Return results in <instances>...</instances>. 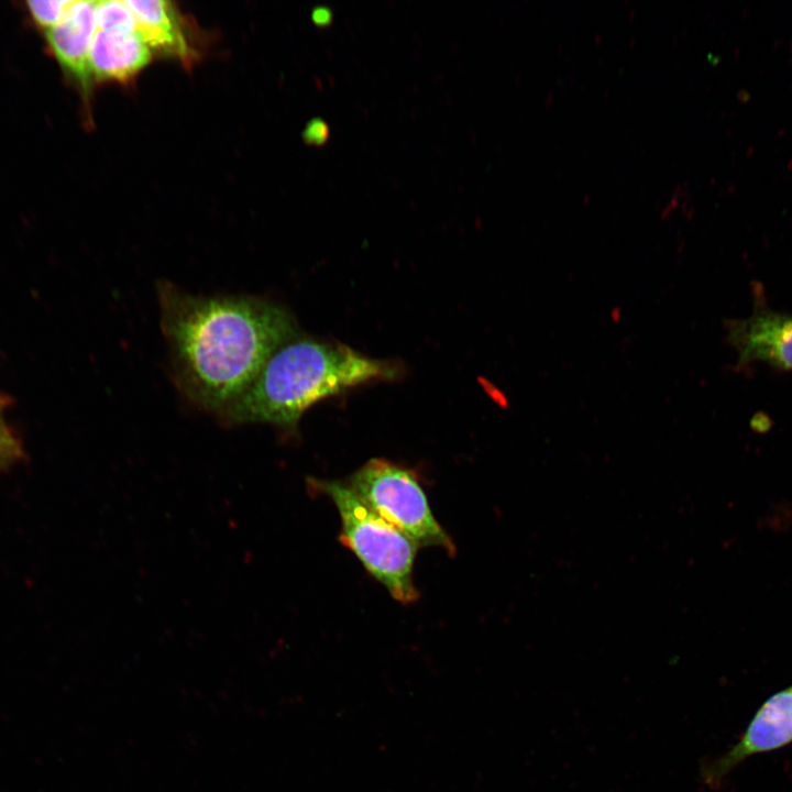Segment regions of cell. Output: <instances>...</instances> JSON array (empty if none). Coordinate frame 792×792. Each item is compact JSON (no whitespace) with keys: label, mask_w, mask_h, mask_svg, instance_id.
I'll use <instances>...</instances> for the list:
<instances>
[{"label":"cell","mask_w":792,"mask_h":792,"mask_svg":"<svg viewBox=\"0 0 792 792\" xmlns=\"http://www.w3.org/2000/svg\"><path fill=\"white\" fill-rule=\"evenodd\" d=\"M156 293L173 380L191 404L217 416L300 333L290 310L272 299L193 295L168 280Z\"/></svg>","instance_id":"obj_1"},{"label":"cell","mask_w":792,"mask_h":792,"mask_svg":"<svg viewBox=\"0 0 792 792\" xmlns=\"http://www.w3.org/2000/svg\"><path fill=\"white\" fill-rule=\"evenodd\" d=\"M399 371L393 362L299 333L270 356L249 388L218 418L227 426L267 424L293 432L304 413L321 399L395 380Z\"/></svg>","instance_id":"obj_2"},{"label":"cell","mask_w":792,"mask_h":792,"mask_svg":"<svg viewBox=\"0 0 792 792\" xmlns=\"http://www.w3.org/2000/svg\"><path fill=\"white\" fill-rule=\"evenodd\" d=\"M309 486L336 505L341 519V543L353 551L396 601L403 604L416 601L413 568L418 544L367 506L349 484L309 479Z\"/></svg>","instance_id":"obj_3"},{"label":"cell","mask_w":792,"mask_h":792,"mask_svg":"<svg viewBox=\"0 0 792 792\" xmlns=\"http://www.w3.org/2000/svg\"><path fill=\"white\" fill-rule=\"evenodd\" d=\"M362 501L418 546L455 553L450 536L435 518L413 471L385 459H371L348 483Z\"/></svg>","instance_id":"obj_4"},{"label":"cell","mask_w":792,"mask_h":792,"mask_svg":"<svg viewBox=\"0 0 792 792\" xmlns=\"http://www.w3.org/2000/svg\"><path fill=\"white\" fill-rule=\"evenodd\" d=\"M790 743H792V685L771 695L760 706L739 740L729 750L702 766V781L715 789L746 759L777 750Z\"/></svg>","instance_id":"obj_5"},{"label":"cell","mask_w":792,"mask_h":792,"mask_svg":"<svg viewBox=\"0 0 792 792\" xmlns=\"http://www.w3.org/2000/svg\"><path fill=\"white\" fill-rule=\"evenodd\" d=\"M752 314L726 322V338L737 354V365L766 363L792 371V315L771 309L756 290Z\"/></svg>","instance_id":"obj_6"},{"label":"cell","mask_w":792,"mask_h":792,"mask_svg":"<svg viewBox=\"0 0 792 792\" xmlns=\"http://www.w3.org/2000/svg\"><path fill=\"white\" fill-rule=\"evenodd\" d=\"M96 4V1H70L63 20L45 32L56 59L85 89L92 78L89 53L97 31Z\"/></svg>","instance_id":"obj_7"},{"label":"cell","mask_w":792,"mask_h":792,"mask_svg":"<svg viewBox=\"0 0 792 792\" xmlns=\"http://www.w3.org/2000/svg\"><path fill=\"white\" fill-rule=\"evenodd\" d=\"M151 59V52L138 31H96L89 64L97 79L125 81L133 78Z\"/></svg>","instance_id":"obj_8"},{"label":"cell","mask_w":792,"mask_h":792,"mask_svg":"<svg viewBox=\"0 0 792 792\" xmlns=\"http://www.w3.org/2000/svg\"><path fill=\"white\" fill-rule=\"evenodd\" d=\"M136 31L145 44L162 53L173 55L185 63L193 61L182 19L174 4L163 0H128Z\"/></svg>","instance_id":"obj_9"},{"label":"cell","mask_w":792,"mask_h":792,"mask_svg":"<svg viewBox=\"0 0 792 792\" xmlns=\"http://www.w3.org/2000/svg\"><path fill=\"white\" fill-rule=\"evenodd\" d=\"M96 24L98 30L134 32V15L125 1L106 0L96 4Z\"/></svg>","instance_id":"obj_10"},{"label":"cell","mask_w":792,"mask_h":792,"mask_svg":"<svg viewBox=\"0 0 792 792\" xmlns=\"http://www.w3.org/2000/svg\"><path fill=\"white\" fill-rule=\"evenodd\" d=\"M69 3L70 1L66 0H33L26 4L35 24L48 31L63 20Z\"/></svg>","instance_id":"obj_11"},{"label":"cell","mask_w":792,"mask_h":792,"mask_svg":"<svg viewBox=\"0 0 792 792\" xmlns=\"http://www.w3.org/2000/svg\"><path fill=\"white\" fill-rule=\"evenodd\" d=\"M25 459L22 440L8 422L0 426V472L7 471Z\"/></svg>","instance_id":"obj_12"},{"label":"cell","mask_w":792,"mask_h":792,"mask_svg":"<svg viewBox=\"0 0 792 792\" xmlns=\"http://www.w3.org/2000/svg\"><path fill=\"white\" fill-rule=\"evenodd\" d=\"M329 136L330 129L328 124L320 119L310 121L304 131L305 141L314 145H323L329 140Z\"/></svg>","instance_id":"obj_13"},{"label":"cell","mask_w":792,"mask_h":792,"mask_svg":"<svg viewBox=\"0 0 792 792\" xmlns=\"http://www.w3.org/2000/svg\"><path fill=\"white\" fill-rule=\"evenodd\" d=\"M311 19L318 26H328L332 22V12L329 8L318 7L312 11Z\"/></svg>","instance_id":"obj_14"},{"label":"cell","mask_w":792,"mask_h":792,"mask_svg":"<svg viewBox=\"0 0 792 792\" xmlns=\"http://www.w3.org/2000/svg\"><path fill=\"white\" fill-rule=\"evenodd\" d=\"M8 406V399L0 395V426L7 424L4 419V411Z\"/></svg>","instance_id":"obj_15"}]
</instances>
